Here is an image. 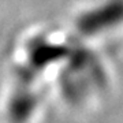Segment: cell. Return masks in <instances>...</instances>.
<instances>
[{
  "label": "cell",
  "mask_w": 123,
  "mask_h": 123,
  "mask_svg": "<svg viewBox=\"0 0 123 123\" xmlns=\"http://www.w3.org/2000/svg\"><path fill=\"white\" fill-rule=\"evenodd\" d=\"M122 22L123 0H107L82 14L77 21V29L85 36H92L112 29Z\"/></svg>",
  "instance_id": "cell-2"
},
{
  "label": "cell",
  "mask_w": 123,
  "mask_h": 123,
  "mask_svg": "<svg viewBox=\"0 0 123 123\" xmlns=\"http://www.w3.org/2000/svg\"><path fill=\"white\" fill-rule=\"evenodd\" d=\"M67 55L64 45L53 44L47 37L38 36L29 43L26 60L18 67L17 71V88L11 104V115L15 122H22L30 114L34 104L31 94V85L34 84L47 66L60 60Z\"/></svg>",
  "instance_id": "cell-1"
}]
</instances>
